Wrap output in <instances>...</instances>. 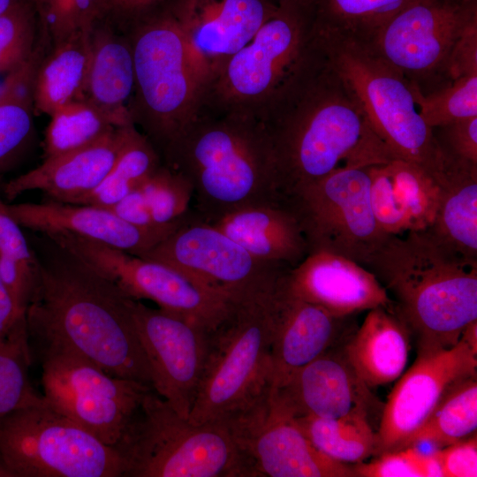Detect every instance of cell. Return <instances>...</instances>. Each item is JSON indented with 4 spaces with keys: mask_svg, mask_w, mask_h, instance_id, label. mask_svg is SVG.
<instances>
[{
    "mask_svg": "<svg viewBox=\"0 0 477 477\" xmlns=\"http://www.w3.org/2000/svg\"><path fill=\"white\" fill-rule=\"evenodd\" d=\"M259 119L271 140L282 199L335 170L395 159L329 64L321 36L317 49Z\"/></svg>",
    "mask_w": 477,
    "mask_h": 477,
    "instance_id": "cell-1",
    "label": "cell"
},
{
    "mask_svg": "<svg viewBox=\"0 0 477 477\" xmlns=\"http://www.w3.org/2000/svg\"><path fill=\"white\" fill-rule=\"evenodd\" d=\"M47 238L34 253L36 284L26 311L29 338L40 350L72 352L113 376L153 388L131 298Z\"/></svg>",
    "mask_w": 477,
    "mask_h": 477,
    "instance_id": "cell-2",
    "label": "cell"
},
{
    "mask_svg": "<svg viewBox=\"0 0 477 477\" xmlns=\"http://www.w3.org/2000/svg\"><path fill=\"white\" fill-rule=\"evenodd\" d=\"M162 155L191 183L201 219L282 200L271 140L254 117L200 105Z\"/></svg>",
    "mask_w": 477,
    "mask_h": 477,
    "instance_id": "cell-3",
    "label": "cell"
},
{
    "mask_svg": "<svg viewBox=\"0 0 477 477\" xmlns=\"http://www.w3.org/2000/svg\"><path fill=\"white\" fill-rule=\"evenodd\" d=\"M366 268L396 298L394 310L418 345L450 347L477 320V259L428 231L389 236Z\"/></svg>",
    "mask_w": 477,
    "mask_h": 477,
    "instance_id": "cell-4",
    "label": "cell"
},
{
    "mask_svg": "<svg viewBox=\"0 0 477 477\" xmlns=\"http://www.w3.org/2000/svg\"><path fill=\"white\" fill-rule=\"evenodd\" d=\"M286 272L236 295L226 317L209 331L203 371L188 417L192 423L223 420L239 413L270 384L276 298Z\"/></svg>",
    "mask_w": 477,
    "mask_h": 477,
    "instance_id": "cell-5",
    "label": "cell"
},
{
    "mask_svg": "<svg viewBox=\"0 0 477 477\" xmlns=\"http://www.w3.org/2000/svg\"><path fill=\"white\" fill-rule=\"evenodd\" d=\"M115 448L124 477H254L224 420L192 423L154 390Z\"/></svg>",
    "mask_w": 477,
    "mask_h": 477,
    "instance_id": "cell-6",
    "label": "cell"
},
{
    "mask_svg": "<svg viewBox=\"0 0 477 477\" xmlns=\"http://www.w3.org/2000/svg\"><path fill=\"white\" fill-rule=\"evenodd\" d=\"M319 42L315 0H279L251 41L203 90L200 105L259 118Z\"/></svg>",
    "mask_w": 477,
    "mask_h": 477,
    "instance_id": "cell-7",
    "label": "cell"
},
{
    "mask_svg": "<svg viewBox=\"0 0 477 477\" xmlns=\"http://www.w3.org/2000/svg\"><path fill=\"white\" fill-rule=\"evenodd\" d=\"M319 34L329 64L393 157L417 164L431 175L436 172L443 152L435 131L420 113L416 99L420 85L366 44L335 33L319 30Z\"/></svg>",
    "mask_w": 477,
    "mask_h": 477,
    "instance_id": "cell-8",
    "label": "cell"
},
{
    "mask_svg": "<svg viewBox=\"0 0 477 477\" xmlns=\"http://www.w3.org/2000/svg\"><path fill=\"white\" fill-rule=\"evenodd\" d=\"M0 464L9 476L120 477L124 460L42 396L0 421Z\"/></svg>",
    "mask_w": 477,
    "mask_h": 477,
    "instance_id": "cell-9",
    "label": "cell"
},
{
    "mask_svg": "<svg viewBox=\"0 0 477 477\" xmlns=\"http://www.w3.org/2000/svg\"><path fill=\"white\" fill-rule=\"evenodd\" d=\"M129 40L134 67L129 110L163 154L194 116L201 87L183 38L164 12L141 23Z\"/></svg>",
    "mask_w": 477,
    "mask_h": 477,
    "instance_id": "cell-10",
    "label": "cell"
},
{
    "mask_svg": "<svg viewBox=\"0 0 477 477\" xmlns=\"http://www.w3.org/2000/svg\"><path fill=\"white\" fill-rule=\"evenodd\" d=\"M369 187L368 167L345 168L282 199L297 217L309 253H332L366 267L389 237L375 220Z\"/></svg>",
    "mask_w": 477,
    "mask_h": 477,
    "instance_id": "cell-11",
    "label": "cell"
},
{
    "mask_svg": "<svg viewBox=\"0 0 477 477\" xmlns=\"http://www.w3.org/2000/svg\"><path fill=\"white\" fill-rule=\"evenodd\" d=\"M40 353L46 401L103 443L116 447L153 388L113 376L69 351L42 349Z\"/></svg>",
    "mask_w": 477,
    "mask_h": 477,
    "instance_id": "cell-12",
    "label": "cell"
},
{
    "mask_svg": "<svg viewBox=\"0 0 477 477\" xmlns=\"http://www.w3.org/2000/svg\"><path fill=\"white\" fill-rule=\"evenodd\" d=\"M57 243L127 297L152 300L160 309L208 331L216 329L231 308L232 297L209 290L163 263L68 232L59 234Z\"/></svg>",
    "mask_w": 477,
    "mask_h": 477,
    "instance_id": "cell-13",
    "label": "cell"
},
{
    "mask_svg": "<svg viewBox=\"0 0 477 477\" xmlns=\"http://www.w3.org/2000/svg\"><path fill=\"white\" fill-rule=\"evenodd\" d=\"M223 420L254 477H355L352 467L313 445L271 384L248 407Z\"/></svg>",
    "mask_w": 477,
    "mask_h": 477,
    "instance_id": "cell-14",
    "label": "cell"
},
{
    "mask_svg": "<svg viewBox=\"0 0 477 477\" xmlns=\"http://www.w3.org/2000/svg\"><path fill=\"white\" fill-rule=\"evenodd\" d=\"M140 257L168 265L230 297L268 284L290 269L254 257L192 209L171 233Z\"/></svg>",
    "mask_w": 477,
    "mask_h": 477,
    "instance_id": "cell-15",
    "label": "cell"
},
{
    "mask_svg": "<svg viewBox=\"0 0 477 477\" xmlns=\"http://www.w3.org/2000/svg\"><path fill=\"white\" fill-rule=\"evenodd\" d=\"M474 19L477 0H412L366 45L420 85L445 74L455 42Z\"/></svg>",
    "mask_w": 477,
    "mask_h": 477,
    "instance_id": "cell-16",
    "label": "cell"
},
{
    "mask_svg": "<svg viewBox=\"0 0 477 477\" xmlns=\"http://www.w3.org/2000/svg\"><path fill=\"white\" fill-rule=\"evenodd\" d=\"M477 352L463 339L450 347L418 345L417 357L401 375L384 405L375 453L405 447L443 394L476 375Z\"/></svg>",
    "mask_w": 477,
    "mask_h": 477,
    "instance_id": "cell-17",
    "label": "cell"
},
{
    "mask_svg": "<svg viewBox=\"0 0 477 477\" xmlns=\"http://www.w3.org/2000/svg\"><path fill=\"white\" fill-rule=\"evenodd\" d=\"M278 2L171 0L163 12L183 38L201 94L223 64L251 41Z\"/></svg>",
    "mask_w": 477,
    "mask_h": 477,
    "instance_id": "cell-18",
    "label": "cell"
},
{
    "mask_svg": "<svg viewBox=\"0 0 477 477\" xmlns=\"http://www.w3.org/2000/svg\"><path fill=\"white\" fill-rule=\"evenodd\" d=\"M130 305L154 390L188 419L203 371L209 331L140 300L131 299Z\"/></svg>",
    "mask_w": 477,
    "mask_h": 477,
    "instance_id": "cell-19",
    "label": "cell"
},
{
    "mask_svg": "<svg viewBox=\"0 0 477 477\" xmlns=\"http://www.w3.org/2000/svg\"><path fill=\"white\" fill-rule=\"evenodd\" d=\"M284 284L294 296L337 317L377 307L394 308V300L373 272L332 253H309L287 271Z\"/></svg>",
    "mask_w": 477,
    "mask_h": 477,
    "instance_id": "cell-20",
    "label": "cell"
},
{
    "mask_svg": "<svg viewBox=\"0 0 477 477\" xmlns=\"http://www.w3.org/2000/svg\"><path fill=\"white\" fill-rule=\"evenodd\" d=\"M134 125L117 127L93 144L43 159L36 168L8 181L3 187L4 197L12 201L39 190L49 200L77 204L110 171Z\"/></svg>",
    "mask_w": 477,
    "mask_h": 477,
    "instance_id": "cell-21",
    "label": "cell"
},
{
    "mask_svg": "<svg viewBox=\"0 0 477 477\" xmlns=\"http://www.w3.org/2000/svg\"><path fill=\"white\" fill-rule=\"evenodd\" d=\"M275 389L295 416L367 415L375 403L369 387L355 373L344 351L339 353L332 347Z\"/></svg>",
    "mask_w": 477,
    "mask_h": 477,
    "instance_id": "cell-22",
    "label": "cell"
},
{
    "mask_svg": "<svg viewBox=\"0 0 477 477\" xmlns=\"http://www.w3.org/2000/svg\"><path fill=\"white\" fill-rule=\"evenodd\" d=\"M21 226L44 234L69 232L140 256L176 228L144 229L131 224L106 208L52 200L42 203L9 204Z\"/></svg>",
    "mask_w": 477,
    "mask_h": 477,
    "instance_id": "cell-23",
    "label": "cell"
},
{
    "mask_svg": "<svg viewBox=\"0 0 477 477\" xmlns=\"http://www.w3.org/2000/svg\"><path fill=\"white\" fill-rule=\"evenodd\" d=\"M285 274L276 292L270 349V384L276 389L332 347L346 318L292 294L284 284Z\"/></svg>",
    "mask_w": 477,
    "mask_h": 477,
    "instance_id": "cell-24",
    "label": "cell"
},
{
    "mask_svg": "<svg viewBox=\"0 0 477 477\" xmlns=\"http://www.w3.org/2000/svg\"><path fill=\"white\" fill-rule=\"evenodd\" d=\"M368 174L372 208L383 233L403 235L431 227L439 201L433 175L400 159L369 166Z\"/></svg>",
    "mask_w": 477,
    "mask_h": 477,
    "instance_id": "cell-25",
    "label": "cell"
},
{
    "mask_svg": "<svg viewBox=\"0 0 477 477\" xmlns=\"http://www.w3.org/2000/svg\"><path fill=\"white\" fill-rule=\"evenodd\" d=\"M202 220L264 261L292 269L309 253L299 223L284 200L246 205Z\"/></svg>",
    "mask_w": 477,
    "mask_h": 477,
    "instance_id": "cell-26",
    "label": "cell"
},
{
    "mask_svg": "<svg viewBox=\"0 0 477 477\" xmlns=\"http://www.w3.org/2000/svg\"><path fill=\"white\" fill-rule=\"evenodd\" d=\"M134 89L130 40L108 27L93 28L85 99L115 127L134 125L129 110Z\"/></svg>",
    "mask_w": 477,
    "mask_h": 477,
    "instance_id": "cell-27",
    "label": "cell"
},
{
    "mask_svg": "<svg viewBox=\"0 0 477 477\" xmlns=\"http://www.w3.org/2000/svg\"><path fill=\"white\" fill-rule=\"evenodd\" d=\"M411 331L394 308L368 310L344 353L358 376L369 387L385 385L404 372Z\"/></svg>",
    "mask_w": 477,
    "mask_h": 477,
    "instance_id": "cell-28",
    "label": "cell"
},
{
    "mask_svg": "<svg viewBox=\"0 0 477 477\" xmlns=\"http://www.w3.org/2000/svg\"><path fill=\"white\" fill-rule=\"evenodd\" d=\"M443 152V165L433 174L439 186L438 207L426 231L455 253L477 259V165Z\"/></svg>",
    "mask_w": 477,
    "mask_h": 477,
    "instance_id": "cell-29",
    "label": "cell"
},
{
    "mask_svg": "<svg viewBox=\"0 0 477 477\" xmlns=\"http://www.w3.org/2000/svg\"><path fill=\"white\" fill-rule=\"evenodd\" d=\"M92 31H79L54 44L42 59L34 88V110L51 115L74 101L85 99Z\"/></svg>",
    "mask_w": 477,
    "mask_h": 477,
    "instance_id": "cell-30",
    "label": "cell"
},
{
    "mask_svg": "<svg viewBox=\"0 0 477 477\" xmlns=\"http://www.w3.org/2000/svg\"><path fill=\"white\" fill-rule=\"evenodd\" d=\"M295 417L313 445L335 461L358 463L375 453L376 436L367 414L352 413L340 418Z\"/></svg>",
    "mask_w": 477,
    "mask_h": 477,
    "instance_id": "cell-31",
    "label": "cell"
},
{
    "mask_svg": "<svg viewBox=\"0 0 477 477\" xmlns=\"http://www.w3.org/2000/svg\"><path fill=\"white\" fill-rule=\"evenodd\" d=\"M477 428V380L467 377L451 386L406 446L421 443L449 445L465 439Z\"/></svg>",
    "mask_w": 477,
    "mask_h": 477,
    "instance_id": "cell-32",
    "label": "cell"
},
{
    "mask_svg": "<svg viewBox=\"0 0 477 477\" xmlns=\"http://www.w3.org/2000/svg\"><path fill=\"white\" fill-rule=\"evenodd\" d=\"M161 164L159 152L134 125L110 171L77 204L110 208L139 187Z\"/></svg>",
    "mask_w": 477,
    "mask_h": 477,
    "instance_id": "cell-33",
    "label": "cell"
},
{
    "mask_svg": "<svg viewBox=\"0 0 477 477\" xmlns=\"http://www.w3.org/2000/svg\"><path fill=\"white\" fill-rule=\"evenodd\" d=\"M412 0H315L319 30L369 43Z\"/></svg>",
    "mask_w": 477,
    "mask_h": 477,
    "instance_id": "cell-34",
    "label": "cell"
},
{
    "mask_svg": "<svg viewBox=\"0 0 477 477\" xmlns=\"http://www.w3.org/2000/svg\"><path fill=\"white\" fill-rule=\"evenodd\" d=\"M115 128L98 109L86 100L65 104L50 115L43 140V159L93 144Z\"/></svg>",
    "mask_w": 477,
    "mask_h": 477,
    "instance_id": "cell-35",
    "label": "cell"
},
{
    "mask_svg": "<svg viewBox=\"0 0 477 477\" xmlns=\"http://www.w3.org/2000/svg\"><path fill=\"white\" fill-rule=\"evenodd\" d=\"M31 350L26 317L0 339V421L18 408L38 400L28 379Z\"/></svg>",
    "mask_w": 477,
    "mask_h": 477,
    "instance_id": "cell-36",
    "label": "cell"
},
{
    "mask_svg": "<svg viewBox=\"0 0 477 477\" xmlns=\"http://www.w3.org/2000/svg\"><path fill=\"white\" fill-rule=\"evenodd\" d=\"M139 187L155 224H178L189 215L193 189L178 171L161 164Z\"/></svg>",
    "mask_w": 477,
    "mask_h": 477,
    "instance_id": "cell-37",
    "label": "cell"
},
{
    "mask_svg": "<svg viewBox=\"0 0 477 477\" xmlns=\"http://www.w3.org/2000/svg\"><path fill=\"white\" fill-rule=\"evenodd\" d=\"M416 99L423 120L433 130L477 117V75L461 76L428 95L420 87Z\"/></svg>",
    "mask_w": 477,
    "mask_h": 477,
    "instance_id": "cell-38",
    "label": "cell"
},
{
    "mask_svg": "<svg viewBox=\"0 0 477 477\" xmlns=\"http://www.w3.org/2000/svg\"><path fill=\"white\" fill-rule=\"evenodd\" d=\"M54 44L79 31H92L107 11V0H34Z\"/></svg>",
    "mask_w": 477,
    "mask_h": 477,
    "instance_id": "cell-39",
    "label": "cell"
},
{
    "mask_svg": "<svg viewBox=\"0 0 477 477\" xmlns=\"http://www.w3.org/2000/svg\"><path fill=\"white\" fill-rule=\"evenodd\" d=\"M34 8L25 0L0 14V72H12L34 49Z\"/></svg>",
    "mask_w": 477,
    "mask_h": 477,
    "instance_id": "cell-40",
    "label": "cell"
},
{
    "mask_svg": "<svg viewBox=\"0 0 477 477\" xmlns=\"http://www.w3.org/2000/svg\"><path fill=\"white\" fill-rule=\"evenodd\" d=\"M369 462H358L352 467L360 477H442L434 453H424L415 445L385 451Z\"/></svg>",
    "mask_w": 477,
    "mask_h": 477,
    "instance_id": "cell-41",
    "label": "cell"
},
{
    "mask_svg": "<svg viewBox=\"0 0 477 477\" xmlns=\"http://www.w3.org/2000/svg\"><path fill=\"white\" fill-rule=\"evenodd\" d=\"M33 105L0 102V177L10 170L25 151L33 133Z\"/></svg>",
    "mask_w": 477,
    "mask_h": 477,
    "instance_id": "cell-42",
    "label": "cell"
},
{
    "mask_svg": "<svg viewBox=\"0 0 477 477\" xmlns=\"http://www.w3.org/2000/svg\"><path fill=\"white\" fill-rule=\"evenodd\" d=\"M0 276L18 311L26 314L36 284L35 261L0 255Z\"/></svg>",
    "mask_w": 477,
    "mask_h": 477,
    "instance_id": "cell-43",
    "label": "cell"
},
{
    "mask_svg": "<svg viewBox=\"0 0 477 477\" xmlns=\"http://www.w3.org/2000/svg\"><path fill=\"white\" fill-rule=\"evenodd\" d=\"M439 129L441 139H436L444 152L477 165V117L457 120Z\"/></svg>",
    "mask_w": 477,
    "mask_h": 477,
    "instance_id": "cell-44",
    "label": "cell"
},
{
    "mask_svg": "<svg viewBox=\"0 0 477 477\" xmlns=\"http://www.w3.org/2000/svg\"><path fill=\"white\" fill-rule=\"evenodd\" d=\"M438 460L442 477L477 476L476 435L434 450Z\"/></svg>",
    "mask_w": 477,
    "mask_h": 477,
    "instance_id": "cell-45",
    "label": "cell"
},
{
    "mask_svg": "<svg viewBox=\"0 0 477 477\" xmlns=\"http://www.w3.org/2000/svg\"><path fill=\"white\" fill-rule=\"evenodd\" d=\"M466 75H477V19L470 22L455 42L445 68V76L450 80Z\"/></svg>",
    "mask_w": 477,
    "mask_h": 477,
    "instance_id": "cell-46",
    "label": "cell"
},
{
    "mask_svg": "<svg viewBox=\"0 0 477 477\" xmlns=\"http://www.w3.org/2000/svg\"><path fill=\"white\" fill-rule=\"evenodd\" d=\"M1 180V177H0ZM0 255L34 263V254L29 248L21 226L12 216L9 204L0 194Z\"/></svg>",
    "mask_w": 477,
    "mask_h": 477,
    "instance_id": "cell-47",
    "label": "cell"
},
{
    "mask_svg": "<svg viewBox=\"0 0 477 477\" xmlns=\"http://www.w3.org/2000/svg\"><path fill=\"white\" fill-rule=\"evenodd\" d=\"M124 221L135 226L149 229H173L180 223L160 226L155 223L140 187L132 190L115 205L107 208Z\"/></svg>",
    "mask_w": 477,
    "mask_h": 477,
    "instance_id": "cell-48",
    "label": "cell"
},
{
    "mask_svg": "<svg viewBox=\"0 0 477 477\" xmlns=\"http://www.w3.org/2000/svg\"><path fill=\"white\" fill-rule=\"evenodd\" d=\"M25 316L16 308L0 276V339L6 337Z\"/></svg>",
    "mask_w": 477,
    "mask_h": 477,
    "instance_id": "cell-49",
    "label": "cell"
},
{
    "mask_svg": "<svg viewBox=\"0 0 477 477\" xmlns=\"http://www.w3.org/2000/svg\"><path fill=\"white\" fill-rule=\"evenodd\" d=\"M161 0H107V11L123 19H132L146 12Z\"/></svg>",
    "mask_w": 477,
    "mask_h": 477,
    "instance_id": "cell-50",
    "label": "cell"
},
{
    "mask_svg": "<svg viewBox=\"0 0 477 477\" xmlns=\"http://www.w3.org/2000/svg\"><path fill=\"white\" fill-rule=\"evenodd\" d=\"M25 0H0V14Z\"/></svg>",
    "mask_w": 477,
    "mask_h": 477,
    "instance_id": "cell-51",
    "label": "cell"
},
{
    "mask_svg": "<svg viewBox=\"0 0 477 477\" xmlns=\"http://www.w3.org/2000/svg\"><path fill=\"white\" fill-rule=\"evenodd\" d=\"M0 476H9L8 473L0 464Z\"/></svg>",
    "mask_w": 477,
    "mask_h": 477,
    "instance_id": "cell-52",
    "label": "cell"
}]
</instances>
